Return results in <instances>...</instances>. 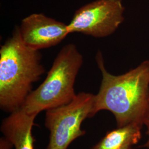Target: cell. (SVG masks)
I'll use <instances>...</instances> for the list:
<instances>
[{"label":"cell","instance_id":"obj_1","mask_svg":"<svg viewBox=\"0 0 149 149\" xmlns=\"http://www.w3.org/2000/svg\"><path fill=\"white\" fill-rule=\"evenodd\" d=\"M96 61L102 79L99 91L95 96L91 118L106 110L114 115L118 127L129 124L143 125V118L149 105V60L118 76L107 71L100 52Z\"/></svg>","mask_w":149,"mask_h":149},{"label":"cell","instance_id":"obj_2","mask_svg":"<svg viewBox=\"0 0 149 149\" xmlns=\"http://www.w3.org/2000/svg\"><path fill=\"white\" fill-rule=\"evenodd\" d=\"M39 50L22 40L18 26L0 49V107L5 112L20 109L33 84L45 72Z\"/></svg>","mask_w":149,"mask_h":149},{"label":"cell","instance_id":"obj_3","mask_svg":"<svg viewBox=\"0 0 149 149\" xmlns=\"http://www.w3.org/2000/svg\"><path fill=\"white\" fill-rule=\"evenodd\" d=\"M83 63V56L74 44L65 45L56 55L45 79L30 93L21 108L28 114L38 115L72 101L76 96L74 82Z\"/></svg>","mask_w":149,"mask_h":149},{"label":"cell","instance_id":"obj_4","mask_svg":"<svg viewBox=\"0 0 149 149\" xmlns=\"http://www.w3.org/2000/svg\"><path fill=\"white\" fill-rule=\"evenodd\" d=\"M95 96L80 92L69 103L46 111L45 125L50 132L47 149H68L74 140L85 134L81 125L91 118Z\"/></svg>","mask_w":149,"mask_h":149},{"label":"cell","instance_id":"obj_5","mask_svg":"<svg viewBox=\"0 0 149 149\" xmlns=\"http://www.w3.org/2000/svg\"><path fill=\"white\" fill-rule=\"evenodd\" d=\"M122 0H96L79 8L69 24L70 33H80L96 38L115 32L124 20Z\"/></svg>","mask_w":149,"mask_h":149},{"label":"cell","instance_id":"obj_6","mask_svg":"<svg viewBox=\"0 0 149 149\" xmlns=\"http://www.w3.org/2000/svg\"><path fill=\"white\" fill-rule=\"evenodd\" d=\"M18 29L23 42L38 50L57 45L70 34L68 24L43 13L25 17Z\"/></svg>","mask_w":149,"mask_h":149},{"label":"cell","instance_id":"obj_7","mask_svg":"<svg viewBox=\"0 0 149 149\" xmlns=\"http://www.w3.org/2000/svg\"><path fill=\"white\" fill-rule=\"evenodd\" d=\"M37 115L28 114L22 108L12 112L1 126L4 137L15 149H34L32 129Z\"/></svg>","mask_w":149,"mask_h":149},{"label":"cell","instance_id":"obj_8","mask_svg":"<svg viewBox=\"0 0 149 149\" xmlns=\"http://www.w3.org/2000/svg\"><path fill=\"white\" fill-rule=\"evenodd\" d=\"M143 125L129 124L110 131L92 149H122L126 145H134L141 138Z\"/></svg>","mask_w":149,"mask_h":149},{"label":"cell","instance_id":"obj_9","mask_svg":"<svg viewBox=\"0 0 149 149\" xmlns=\"http://www.w3.org/2000/svg\"><path fill=\"white\" fill-rule=\"evenodd\" d=\"M143 125H145L146 127V134L148 136V139L145 143L143 145L142 147L149 149V102L147 110L145 112V114L143 118Z\"/></svg>","mask_w":149,"mask_h":149},{"label":"cell","instance_id":"obj_10","mask_svg":"<svg viewBox=\"0 0 149 149\" xmlns=\"http://www.w3.org/2000/svg\"><path fill=\"white\" fill-rule=\"evenodd\" d=\"M13 146L12 144L6 139L3 137L1 138L0 149H12Z\"/></svg>","mask_w":149,"mask_h":149},{"label":"cell","instance_id":"obj_11","mask_svg":"<svg viewBox=\"0 0 149 149\" xmlns=\"http://www.w3.org/2000/svg\"><path fill=\"white\" fill-rule=\"evenodd\" d=\"M132 147H133V145H126L124 147H123L122 149H132Z\"/></svg>","mask_w":149,"mask_h":149}]
</instances>
